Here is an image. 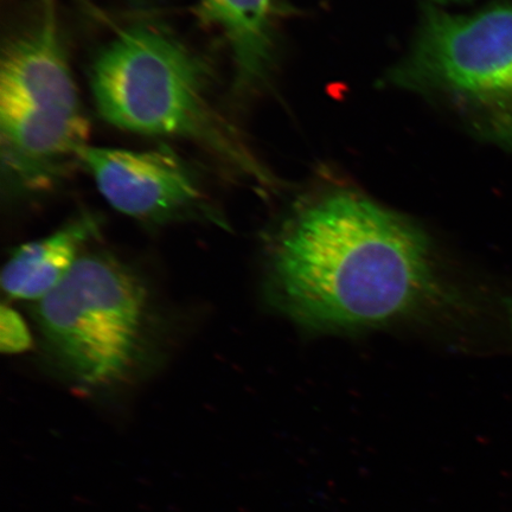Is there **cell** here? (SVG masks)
Segmentation results:
<instances>
[{
  "mask_svg": "<svg viewBox=\"0 0 512 512\" xmlns=\"http://www.w3.org/2000/svg\"><path fill=\"white\" fill-rule=\"evenodd\" d=\"M268 303L304 328L355 332L446 313L512 347V281L464 285L406 217L348 189L312 197L268 236Z\"/></svg>",
  "mask_w": 512,
  "mask_h": 512,
  "instance_id": "1",
  "label": "cell"
},
{
  "mask_svg": "<svg viewBox=\"0 0 512 512\" xmlns=\"http://www.w3.org/2000/svg\"><path fill=\"white\" fill-rule=\"evenodd\" d=\"M89 83L108 124L184 140L259 183H271L217 108L206 64L162 24L143 21L119 30L96 55Z\"/></svg>",
  "mask_w": 512,
  "mask_h": 512,
  "instance_id": "2",
  "label": "cell"
},
{
  "mask_svg": "<svg viewBox=\"0 0 512 512\" xmlns=\"http://www.w3.org/2000/svg\"><path fill=\"white\" fill-rule=\"evenodd\" d=\"M34 317L51 366L85 394L131 386L162 351L163 320L150 286L110 253H83L36 302Z\"/></svg>",
  "mask_w": 512,
  "mask_h": 512,
  "instance_id": "3",
  "label": "cell"
},
{
  "mask_svg": "<svg viewBox=\"0 0 512 512\" xmlns=\"http://www.w3.org/2000/svg\"><path fill=\"white\" fill-rule=\"evenodd\" d=\"M89 144V123L62 40L55 6L44 0L5 42L0 62V160L12 200L54 190Z\"/></svg>",
  "mask_w": 512,
  "mask_h": 512,
  "instance_id": "4",
  "label": "cell"
},
{
  "mask_svg": "<svg viewBox=\"0 0 512 512\" xmlns=\"http://www.w3.org/2000/svg\"><path fill=\"white\" fill-rule=\"evenodd\" d=\"M390 79L463 101L475 113L477 131L512 151V4L472 15L427 10Z\"/></svg>",
  "mask_w": 512,
  "mask_h": 512,
  "instance_id": "5",
  "label": "cell"
},
{
  "mask_svg": "<svg viewBox=\"0 0 512 512\" xmlns=\"http://www.w3.org/2000/svg\"><path fill=\"white\" fill-rule=\"evenodd\" d=\"M81 168L107 203L133 220L150 226L222 222L200 179L170 147L127 150L89 145Z\"/></svg>",
  "mask_w": 512,
  "mask_h": 512,
  "instance_id": "6",
  "label": "cell"
},
{
  "mask_svg": "<svg viewBox=\"0 0 512 512\" xmlns=\"http://www.w3.org/2000/svg\"><path fill=\"white\" fill-rule=\"evenodd\" d=\"M196 12L226 44L236 87L249 91L265 83L274 63L279 0H196Z\"/></svg>",
  "mask_w": 512,
  "mask_h": 512,
  "instance_id": "7",
  "label": "cell"
},
{
  "mask_svg": "<svg viewBox=\"0 0 512 512\" xmlns=\"http://www.w3.org/2000/svg\"><path fill=\"white\" fill-rule=\"evenodd\" d=\"M100 232L98 217L83 213L47 238L15 249L2 272L9 298L38 300L59 286L83 254V248Z\"/></svg>",
  "mask_w": 512,
  "mask_h": 512,
  "instance_id": "8",
  "label": "cell"
},
{
  "mask_svg": "<svg viewBox=\"0 0 512 512\" xmlns=\"http://www.w3.org/2000/svg\"><path fill=\"white\" fill-rule=\"evenodd\" d=\"M30 345L27 323L12 307L4 305L0 312V348L6 354H19L28 350Z\"/></svg>",
  "mask_w": 512,
  "mask_h": 512,
  "instance_id": "9",
  "label": "cell"
},
{
  "mask_svg": "<svg viewBox=\"0 0 512 512\" xmlns=\"http://www.w3.org/2000/svg\"><path fill=\"white\" fill-rule=\"evenodd\" d=\"M435 3H450V2H458V0H433Z\"/></svg>",
  "mask_w": 512,
  "mask_h": 512,
  "instance_id": "10",
  "label": "cell"
}]
</instances>
